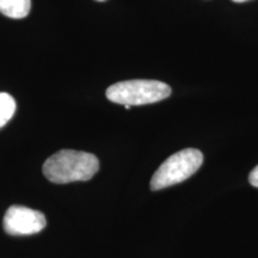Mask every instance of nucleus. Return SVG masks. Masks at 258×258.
I'll return each instance as SVG.
<instances>
[{"mask_svg":"<svg viewBox=\"0 0 258 258\" xmlns=\"http://www.w3.org/2000/svg\"><path fill=\"white\" fill-rule=\"evenodd\" d=\"M16 111V102L9 93L0 92V128L11 120Z\"/></svg>","mask_w":258,"mask_h":258,"instance_id":"obj_6","label":"nucleus"},{"mask_svg":"<svg viewBox=\"0 0 258 258\" xmlns=\"http://www.w3.org/2000/svg\"><path fill=\"white\" fill-rule=\"evenodd\" d=\"M249 180H250L251 185L254 186V188H258V166L254 167V169L252 170V172L250 173Z\"/></svg>","mask_w":258,"mask_h":258,"instance_id":"obj_7","label":"nucleus"},{"mask_svg":"<svg viewBox=\"0 0 258 258\" xmlns=\"http://www.w3.org/2000/svg\"><path fill=\"white\" fill-rule=\"evenodd\" d=\"M203 163V156L196 148H185L167 158L151 179L153 191L179 184L190 178Z\"/></svg>","mask_w":258,"mask_h":258,"instance_id":"obj_3","label":"nucleus"},{"mask_svg":"<svg viewBox=\"0 0 258 258\" xmlns=\"http://www.w3.org/2000/svg\"><path fill=\"white\" fill-rule=\"evenodd\" d=\"M171 95V88L159 80L133 79L116 83L106 90V98L122 105L152 104L166 99Z\"/></svg>","mask_w":258,"mask_h":258,"instance_id":"obj_2","label":"nucleus"},{"mask_svg":"<svg viewBox=\"0 0 258 258\" xmlns=\"http://www.w3.org/2000/svg\"><path fill=\"white\" fill-rule=\"evenodd\" d=\"M97 2H104V0H97Z\"/></svg>","mask_w":258,"mask_h":258,"instance_id":"obj_9","label":"nucleus"},{"mask_svg":"<svg viewBox=\"0 0 258 258\" xmlns=\"http://www.w3.org/2000/svg\"><path fill=\"white\" fill-rule=\"evenodd\" d=\"M31 0H0V12L10 18H24L30 12Z\"/></svg>","mask_w":258,"mask_h":258,"instance_id":"obj_5","label":"nucleus"},{"mask_svg":"<svg viewBox=\"0 0 258 258\" xmlns=\"http://www.w3.org/2000/svg\"><path fill=\"white\" fill-rule=\"evenodd\" d=\"M99 161L91 153L61 150L43 164V175L56 184L90 180L98 172Z\"/></svg>","mask_w":258,"mask_h":258,"instance_id":"obj_1","label":"nucleus"},{"mask_svg":"<svg viewBox=\"0 0 258 258\" xmlns=\"http://www.w3.org/2000/svg\"><path fill=\"white\" fill-rule=\"evenodd\" d=\"M232 2H235V3H245V2H249V0H232Z\"/></svg>","mask_w":258,"mask_h":258,"instance_id":"obj_8","label":"nucleus"},{"mask_svg":"<svg viewBox=\"0 0 258 258\" xmlns=\"http://www.w3.org/2000/svg\"><path fill=\"white\" fill-rule=\"evenodd\" d=\"M47 219L43 213L24 206L9 207L3 220V227L10 235H32L46 227Z\"/></svg>","mask_w":258,"mask_h":258,"instance_id":"obj_4","label":"nucleus"}]
</instances>
